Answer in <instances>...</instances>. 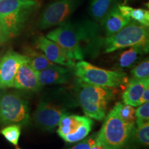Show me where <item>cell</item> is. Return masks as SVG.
<instances>
[{
  "label": "cell",
  "instance_id": "30",
  "mask_svg": "<svg viewBox=\"0 0 149 149\" xmlns=\"http://www.w3.org/2000/svg\"><path fill=\"white\" fill-rule=\"evenodd\" d=\"M91 149H105V148H104V146H102L101 144H100V143L96 140L95 142V144L93 145Z\"/></svg>",
  "mask_w": 149,
  "mask_h": 149
},
{
  "label": "cell",
  "instance_id": "22",
  "mask_svg": "<svg viewBox=\"0 0 149 149\" xmlns=\"http://www.w3.org/2000/svg\"><path fill=\"white\" fill-rule=\"evenodd\" d=\"M93 124V120L89 117H86L83 124L80 126L77 131L70 135H66L63 138L65 141L68 143H74L82 140L88 135L92 129Z\"/></svg>",
  "mask_w": 149,
  "mask_h": 149
},
{
  "label": "cell",
  "instance_id": "15",
  "mask_svg": "<svg viewBox=\"0 0 149 149\" xmlns=\"http://www.w3.org/2000/svg\"><path fill=\"white\" fill-rule=\"evenodd\" d=\"M149 86V79H137L133 78L122 94L123 102L132 107H139V101L142 93Z\"/></svg>",
  "mask_w": 149,
  "mask_h": 149
},
{
  "label": "cell",
  "instance_id": "23",
  "mask_svg": "<svg viewBox=\"0 0 149 149\" xmlns=\"http://www.w3.org/2000/svg\"><path fill=\"white\" fill-rule=\"evenodd\" d=\"M130 139L141 146H148L149 144V123L146 122L142 126L134 128Z\"/></svg>",
  "mask_w": 149,
  "mask_h": 149
},
{
  "label": "cell",
  "instance_id": "16",
  "mask_svg": "<svg viewBox=\"0 0 149 149\" xmlns=\"http://www.w3.org/2000/svg\"><path fill=\"white\" fill-rule=\"evenodd\" d=\"M86 117L77 115H69L68 113L63 115L58 124L57 133L59 137L64 138L65 136L70 135L77 131L83 124Z\"/></svg>",
  "mask_w": 149,
  "mask_h": 149
},
{
  "label": "cell",
  "instance_id": "4",
  "mask_svg": "<svg viewBox=\"0 0 149 149\" xmlns=\"http://www.w3.org/2000/svg\"><path fill=\"white\" fill-rule=\"evenodd\" d=\"M81 84L78 97L84 113L89 118L102 120L106 116L108 104L114 98L116 91L113 88Z\"/></svg>",
  "mask_w": 149,
  "mask_h": 149
},
{
  "label": "cell",
  "instance_id": "21",
  "mask_svg": "<svg viewBox=\"0 0 149 149\" xmlns=\"http://www.w3.org/2000/svg\"><path fill=\"white\" fill-rule=\"evenodd\" d=\"M113 110L124 122L132 126H135V109L132 106L118 102L115 105Z\"/></svg>",
  "mask_w": 149,
  "mask_h": 149
},
{
  "label": "cell",
  "instance_id": "31",
  "mask_svg": "<svg viewBox=\"0 0 149 149\" xmlns=\"http://www.w3.org/2000/svg\"><path fill=\"white\" fill-rule=\"evenodd\" d=\"M17 149H21V148H17Z\"/></svg>",
  "mask_w": 149,
  "mask_h": 149
},
{
  "label": "cell",
  "instance_id": "3",
  "mask_svg": "<svg viewBox=\"0 0 149 149\" xmlns=\"http://www.w3.org/2000/svg\"><path fill=\"white\" fill-rule=\"evenodd\" d=\"M135 128L121 120L113 109L108 113L101 130L97 133L96 140L105 149H124L130 142Z\"/></svg>",
  "mask_w": 149,
  "mask_h": 149
},
{
  "label": "cell",
  "instance_id": "18",
  "mask_svg": "<svg viewBox=\"0 0 149 149\" xmlns=\"http://www.w3.org/2000/svg\"><path fill=\"white\" fill-rule=\"evenodd\" d=\"M26 56L28 61L37 72L42 71L48 67L55 65L48 59L44 53L37 51V50L30 48L27 51Z\"/></svg>",
  "mask_w": 149,
  "mask_h": 149
},
{
  "label": "cell",
  "instance_id": "11",
  "mask_svg": "<svg viewBox=\"0 0 149 149\" xmlns=\"http://www.w3.org/2000/svg\"><path fill=\"white\" fill-rule=\"evenodd\" d=\"M37 45V48L42 51L52 62L68 67H73L75 65L74 59L64 48L46 37H39Z\"/></svg>",
  "mask_w": 149,
  "mask_h": 149
},
{
  "label": "cell",
  "instance_id": "6",
  "mask_svg": "<svg viewBox=\"0 0 149 149\" xmlns=\"http://www.w3.org/2000/svg\"><path fill=\"white\" fill-rule=\"evenodd\" d=\"M74 73L82 83L108 88H117L127 81L124 72L100 68L86 61L74 65Z\"/></svg>",
  "mask_w": 149,
  "mask_h": 149
},
{
  "label": "cell",
  "instance_id": "10",
  "mask_svg": "<svg viewBox=\"0 0 149 149\" xmlns=\"http://www.w3.org/2000/svg\"><path fill=\"white\" fill-rule=\"evenodd\" d=\"M27 60L25 55L8 51L0 60V88H13L19 67Z\"/></svg>",
  "mask_w": 149,
  "mask_h": 149
},
{
  "label": "cell",
  "instance_id": "17",
  "mask_svg": "<svg viewBox=\"0 0 149 149\" xmlns=\"http://www.w3.org/2000/svg\"><path fill=\"white\" fill-rule=\"evenodd\" d=\"M119 10L123 15L141 24L146 27L149 26V12L144 8H134L129 6L117 4Z\"/></svg>",
  "mask_w": 149,
  "mask_h": 149
},
{
  "label": "cell",
  "instance_id": "20",
  "mask_svg": "<svg viewBox=\"0 0 149 149\" xmlns=\"http://www.w3.org/2000/svg\"><path fill=\"white\" fill-rule=\"evenodd\" d=\"M148 48L143 46H132L120 55L119 62L121 67L129 68L143 54L148 53Z\"/></svg>",
  "mask_w": 149,
  "mask_h": 149
},
{
  "label": "cell",
  "instance_id": "12",
  "mask_svg": "<svg viewBox=\"0 0 149 149\" xmlns=\"http://www.w3.org/2000/svg\"><path fill=\"white\" fill-rule=\"evenodd\" d=\"M41 86L37 72L30 65L27 59L19 67L15 77L13 87L30 92H37Z\"/></svg>",
  "mask_w": 149,
  "mask_h": 149
},
{
  "label": "cell",
  "instance_id": "14",
  "mask_svg": "<svg viewBox=\"0 0 149 149\" xmlns=\"http://www.w3.org/2000/svg\"><path fill=\"white\" fill-rule=\"evenodd\" d=\"M131 21L121 13L117 5L110 9L107 15L102 20L101 23L107 37H110L121 31Z\"/></svg>",
  "mask_w": 149,
  "mask_h": 149
},
{
  "label": "cell",
  "instance_id": "2",
  "mask_svg": "<svg viewBox=\"0 0 149 149\" xmlns=\"http://www.w3.org/2000/svg\"><path fill=\"white\" fill-rule=\"evenodd\" d=\"M38 6L35 0H0V20L9 37L19 34Z\"/></svg>",
  "mask_w": 149,
  "mask_h": 149
},
{
  "label": "cell",
  "instance_id": "7",
  "mask_svg": "<svg viewBox=\"0 0 149 149\" xmlns=\"http://www.w3.org/2000/svg\"><path fill=\"white\" fill-rule=\"evenodd\" d=\"M29 121V107L25 99L17 93H0V124L26 126Z\"/></svg>",
  "mask_w": 149,
  "mask_h": 149
},
{
  "label": "cell",
  "instance_id": "19",
  "mask_svg": "<svg viewBox=\"0 0 149 149\" xmlns=\"http://www.w3.org/2000/svg\"><path fill=\"white\" fill-rule=\"evenodd\" d=\"M115 0H91L89 12L96 22H101L113 6Z\"/></svg>",
  "mask_w": 149,
  "mask_h": 149
},
{
  "label": "cell",
  "instance_id": "29",
  "mask_svg": "<svg viewBox=\"0 0 149 149\" xmlns=\"http://www.w3.org/2000/svg\"><path fill=\"white\" fill-rule=\"evenodd\" d=\"M148 100H149V86L147 87V88L144 91V92L142 93V95H141V97L139 99V106L142 104L146 103L147 102H148Z\"/></svg>",
  "mask_w": 149,
  "mask_h": 149
},
{
  "label": "cell",
  "instance_id": "24",
  "mask_svg": "<svg viewBox=\"0 0 149 149\" xmlns=\"http://www.w3.org/2000/svg\"><path fill=\"white\" fill-rule=\"evenodd\" d=\"M7 141L14 146H17L20 135H21V126L19 124H10L0 130Z\"/></svg>",
  "mask_w": 149,
  "mask_h": 149
},
{
  "label": "cell",
  "instance_id": "27",
  "mask_svg": "<svg viewBox=\"0 0 149 149\" xmlns=\"http://www.w3.org/2000/svg\"><path fill=\"white\" fill-rule=\"evenodd\" d=\"M95 141L96 135H93L91 137H88V138H86L85 139H83L77 145L67 149H91V147L95 144Z\"/></svg>",
  "mask_w": 149,
  "mask_h": 149
},
{
  "label": "cell",
  "instance_id": "28",
  "mask_svg": "<svg viewBox=\"0 0 149 149\" xmlns=\"http://www.w3.org/2000/svg\"><path fill=\"white\" fill-rule=\"evenodd\" d=\"M9 38H10V37L6 31L3 24L1 23V20H0V46H1L4 43L6 42Z\"/></svg>",
  "mask_w": 149,
  "mask_h": 149
},
{
  "label": "cell",
  "instance_id": "9",
  "mask_svg": "<svg viewBox=\"0 0 149 149\" xmlns=\"http://www.w3.org/2000/svg\"><path fill=\"white\" fill-rule=\"evenodd\" d=\"M67 113L66 109L53 101L41 100L34 113L36 125L46 131H53L58 126L63 115Z\"/></svg>",
  "mask_w": 149,
  "mask_h": 149
},
{
  "label": "cell",
  "instance_id": "5",
  "mask_svg": "<svg viewBox=\"0 0 149 149\" xmlns=\"http://www.w3.org/2000/svg\"><path fill=\"white\" fill-rule=\"evenodd\" d=\"M148 27L138 22L130 21L119 32L104 39L102 47L106 53L132 46L148 48Z\"/></svg>",
  "mask_w": 149,
  "mask_h": 149
},
{
  "label": "cell",
  "instance_id": "8",
  "mask_svg": "<svg viewBox=\"0 0 149 149\" xmlns=\"http://www.w3.org/2000/svg\"><path fill=\"white\" fill-rule=\"evenodd\" d=\"M79 0H56L46 7L39 19L40 29L60 25L69 18L77 8Z\"/></svg>",
  "mask_w": 149,
  "mask_h": 149
},
{
  "label": "cell",
  "instance_id": "26",
  "mask_svg": "<svg viewBox=\"0 0 149 149\" xmlns=\"http://www.w3.org/2000/svg\"><path fill=\"white\" fill-rule=\"evenodd\" d=\"M135 124L137 127L142 126L143 124L148 122L149 120V102L141 104L138 109L135 111Z\"/></svg>",
  "mask_w": 149,
  "mask_h": 149
},
{
  "label": "cell",
  "instance_id": "1",
  "mask_svg": "<svg viewBox=\"0 0 149 149\" xmlns=\"http://www.w3.org/2000/svg\"><path fill=\"white\" fill-rule=\"evenodd\" d=\"M46 37L64 48L74 60L95 55L103 46L100 28L95 22L88 20L65 22L50 31Z\"/></svg>",
  "mask_w": 149,
  "mask_h": 149
},
{
  "label": "cell",
  "instance_id": "25",
  "mask_svg": "<svg viewBox=\"0 0 149 149\" xmlns=\"http://www.w3.org/2000/svg\"><path fill=\"white\" fill-rule=\"evenodd\" d=\"M133 78L137 79H149V61L148 59L141 61L131 70Z\"/></svg>",
  "mask_w": 149,
  "mask_h": 149
},
{
  "label": "cell",
  "instance_id": "13",
  "mask_svg": "<svg viewBox=\"0 0 149 149\" xmlns=\"http://www.w3.org/2000/svg\"><path fill=\"white\" fill-rule=\"evenodd\" d=\"M37 73L39 81L42 86L66 84L72 76L69 69L55 64Z\"/></svg>",
  "mask_w": 149,
  "mask_h": 149
}]
</instances>
